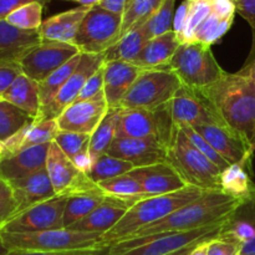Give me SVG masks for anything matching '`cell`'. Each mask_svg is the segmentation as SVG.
<instances>
[{
  "mask_svg": "<svg viewBox=\"0 0 255 255\" xmlns=\"http://www.w3.org/2000/svg\"><path fill=\"white\" fill-rule=\"evenodd\" d=\"M116 138H153L158 141L157 122L153 112L122 109L116 129Z\"/></svg>",
  "mask_w": 255,
  "mask_h": 255,
  "instance_id": "28",
  "label": "cell"
},
{
  "mask_svg": "<svg viewBox=\"0 0 255 255\" xmlns=\"http://www.w3.org/2000/svg\"><path fill=\"white\" fill-rule=\"evenodd\" d=\"M90 7L77 6L44 20L39 27L41 41H59L74 44L77 30Z\"/></svg>",
  "mask_w": 255,
  "mask_h": 255,
  "instance_id": "24",
  "label": "cell"
},
{
  "mask_svg": "<svg viewBox=\"0 0 255 255\" xmlns=\"http://www.w3.org/2000/svg\"><path fill=\"white\" fill-rule=\"evenodd\" d=\"M50 144L30 147L12 154H0V177L10 183L45 169Z\"/></svg>",
  "mask_w": 255,
  "mask_h": 255,
  "instance_id": "19",
  "label": "cell"
},
{
  "mask_svg": "<svg viewBox=\"0 0 255 255\" xmlns=\"http://www.w3.org/2000/svg\"><path fill=\"white\" fill-rule=\"evenodd\" d=\"M34 120V117L15 105L0 100V143L11 138Z\"/></svg>",
  "mask_w": 255,
  "mask_h": 255,
  "instance_id": "36",
  "label": "cell"
},
{
  "mask_svg": "<svg viewBox=\"0 0 255 255\" xmlns=\"http://www.w3.org/2000/svg\"><path fill=\"white\" fill-rule=\"evenodd\" d=\"M242 203H244V201L223 191H206L201 197L182 207L171 216L139 229L129 238L179 233L221 223L227 221Z\"/></svg>",
  "mask_w": 255,
  "mask_h": 255,
  "instance_id": "2",
  "label": "cell"
},
{
  "mask_svg": "<svg viewBox=\"0 0 255 255\" xmlns=\"http://www.w3.org/2000/svg\"><path fill=\"white\" fill-rule=\"evenodd\" d=\"M107 110L109 106L105 94L90 100L75 101L57 117L59 131L92 134L107 114Z\"/></svg>",
  "mask_w": 255,
  "mask_h": 255,
  "instance_id": "15",
  "label": "cell"
},
{
  "mask_svg": "<svg viewBox=\"0 0 255 255\" xmlns=\"http://www.w3.org/2000/svg\"><path fill=\"white\" fill-rule=\"evenodd\" d=\"M129 0H101L99 4L100 7L107 10L110 12H114L117 15H124Z\"/></svg>",
  "mask_w": 255,
  "mask_h": 255,
  "instance_id": "49",
  "label": "cell"
},
{
  "mask_svg": "<svg viewBox=\"0 0 255 255\" xmlns=\"http://www.w3.org/2000/svg\"><path fill=\"white\" fill-rule=\"evenodd\" d=\"M236 6L232 0H213V9L197 27L193 41L212 46L231 29L236 16Z\"/></svg>",
  "mask_w": 255,
  "mask_h": 255,
  "instance_id": "23",
  "label": "cell"
},
{
  "mask_svg": "<svg viewBox=\"0 0 255 255\" xmlns=\"http://www.w3.org/2000/svg\"><path fill=\"white\" fill-rule=\"evenodd\" d=\"M79 54L81 52L74 44L41 41L32 46L19 60V64L22 74L40 84Z\"/></svg>",
  "mask_w": 255,
  "mask_h": 255,
  "instance_id": "10",
  "label": "cell"
},
{
  "mask_svg": "<svg viewBox=\"0 0 255 255\" xmlns=\"http://www.w3.org/2000/svg\"><path fill=\"white\" fill-rule=\"evenodd\" d=\"M147 41L148 39L142 26L129 30L105 52V61H125L132 64Z\"/></svg>",
  "mask_w": 255,
  "mask_h": 255,
  "instance_id": "34",
  "label": "cell"
},
{
  "mask_svg": "<svg viewBox=\"0 0 255 255\" xmlns=\"http://www.w3.org/2000/svg\"><path fill=\"white\" fill-rule=\"evenodd\" d=\"M37 30L26 31L0 20V62L19 61L32 46L40 44Z\"/></svg>",
  "mask_w": 255,
  "mask_h": 255,
  "instance_id": "27",
  "label": "cell"
},
{
  "mask_svg": "<svg viewBox=\"0 0 255 255\" xmlns=\"http://www.w3.org/2000/svg\"><path fill=\"white\" fill-rule=\"evenodd\" d=\"M80 6H86V7H94L101 2V0H77Z\"/></svg>",
  "mask_w": 255,
  "mask_h": 255,
  "instance_id": "55",
  "label": "cell"
},
{
  "mask_svg": "<svg viewBox=\"0 0 255 255\" xmlns=\"http://www.w3.org/2000/svg\"><path fill=\"white\" fill-rule=\"evenodd\" d=\"M164 0H129L122 15L121 36L129 30L143 26L149 17L159 9Z\"/></svg>",
  "mask_w": 255,
  "mask_h": 255,
  "instance_id": "37",
  "label": "cell"
},
{
  "mask_svg": "<svg viewBox=\"0 0 255 255\" xmlns=\"http://www.w3.org/2000/svg\"><path fill=\"white\" fill-rule=\"evenodd\" d=\"M0 100H1V97H0Z\"/></svg>",
  "mask_w": 255,
  "mask_h": 255,
  "instance_id": "60",
  "label": "cell"
},
{
  "mask_svg": "<svg viewBox=\"0 0 255 255\" xmlns=\"http://www.w3.org/2000/svg\"><path fill=\"white\" fill-rule=\"evenodd\" d=\"M1 152H2V144H0V154H1Z\"/></svg>",
  "mask_w": 255,
  "mask_h": 255,
  "instance_id": "59",
  "label": "cell"
},
{
  "mask_svg": "<svg viewBox=\"0 0 255 255\" xmlns=\"http://www.w3.org/2000/svg\"><path fill=\"white\" fill-rule=\"evenodd\" d=\"M0 237L9 251L69 252L106 247L102 234L84 233L66 228L31 233H10L0 231Z\"/></svg>",
  "mask_w": 255,
  "mask_h": 255,
  "instance_id": "5",
  "label": "cell"
},
{
  "mask_svg": "<svg viewBox=\"0 0 255 255\" xmlns=\"http://www.w3.org/2000/svg\"><path fill=\"white\" fill-rule=\"evenodd\" d=\"M208 242H203V243L197 244L188 255H207V252H208Z\"/></svg>",
  "mask_w": 255,
  "mask_h": 255,
  "instance_id": "52",
  "label": "cell"
},
{
  "mask_svg": "<svg viewBox=\"0 0 255 255\" xmlns=\"http://www.w3.org/2000/svg\"><path fill=\"white\" fill-rule=\"evenodd\" d=\"M197 244H199V243H197ZM197 244H192V246L186 247V248L181 249V251L176 252V253H173V254H171V255H188V254L191 253V252H192V249H193L194 247L197 246Z\"/></svg>",
  "mask_w": 255,
  "mask_h": 255,
  "instance_id": "56",
  "label": "cell"
},
{
  "mask_svg": "<svg viewBox=\"0 0 255 255\" xmlns=\"http://www.w3.org/2000/svg\"><path fill=\"white\" fill-rule=\"evenodd\" d=\"M9 249L6 248V246L4 244V242H2L1 237H0V255H7L9 254Z\"/></svg>",
  "mask_w": 255,
  "mask_h": 255,
  "instance_id": "57",
  "label": "cell"
},
{
  "mask_svg": "<svg viewBox=\"0 0 255 255\" xmlns=\"http://www.w3.org/2000/svg\"><path fill=\"white\" fill-rule=\"evenodd\" d=\"M134 167L129 162L116 158L109 153L101 154L92 161L86 174L94 183L99 184L104 181L116 178L131 172Z\"/></svg>",
  "mask_w": 255,
  "mask_h": 255,
  "instance_id": "35",
  "label": "cell"
},
{
  "mask_svg": "<svg viewBox=\"0 0 255 255\" xmlns=\"http://www.w3.org/2000/svg\"><path fill=\"white\" fill-rule=\"evenodd\" d=\"M169 66L182 85L196 90L212 86L226 74L214 57L211 46L198 41L179 45Z\"/></svg>",
  "mask_w": 255,
  "mask_h": 255,
  "instance_id": "7",
  "label": "cell"
},
{
  "mask_svg": "<svg viewBox=\"0 0 255 255\" xmlns=\"http://www.w3.org/2000/svg\"><path fill=\"white\" fill-rule=\"evenodd\" d=\"M100 94H104V65L99 70H96L92 76L85 82L76 101L90 100L92 97L99 96Z\"/></svg>",
  "mask_w": 255,
  "mask_h": 255,
  "instance_id": "44",
  "label": "cell"
},
{
  "mask_svg": "<svg viewBox=\"0 0 255 255\" xmlns=\"http://www.w3.org/2000/svg\"><path fill=\"white\" fill-rule=\"evenodd\" d=\"M179 41L173 30L148 40L138 56L132 62L142 70L162 69L171 64L179 46Z\"/></svg>",
  "mask_w": 255,
  "mask_h": 255,
  "instance_id": "26",
  "label": "cell"
},
{
  "mask_svg": "<svg viewBox=\"0 0 255 255\" xmlns=\"http://www.w3.org/2000/svg\"><path fill=\"white\" fill-rule=\"evenodd\" d=\"M69 196H55L10 218L2 232L31 233L64 228V211Z\"/></svg>",
  "mask_w": 255,
  "mask_h": 255,
  "instance_id": "11",
  "label": "cell"
},
{
  "mask_svg": "<svg viewBox=\"0 0 255 255\" xmlns=\"http://www.w3.org/2000/svg\"><path fill=\"white\" fill-rule=\"evenodd\" d=\"M204 192L206 191L197 187L187 186L186 188L173 193L141 199L128 209L124 218L111 231L104 234V244L110 247L111 244L129 238L139 229L171 216L182 207L201 197Z\"/></svg>",
  "mask_w": 255,
  "mask_h": 255,
  "instance_id": "3",
  "label": "cell"
},
{
  "mask_svg": "<svg viewBox=\"0 0 255 255\" xmlns=\"http://www.w3.org/2000/svg\"><path fill=\"white\" fill-rule=\"evenodd\" d=\"M251 164H231L222 172L221 186L222 191L236 198L247 202L255 194V184L252 179Z\"/></svg>",
  "mask_w": 255,
  "mask_h": 255,
  "instance_id": "32",
  "label": "cell"
},
{
  "mask_svg": "<svg viewBox=\"0 0 255 255\" xmlns=\"http://www.w3.org/2000/svg\"><path fill=\"white\" fill-rule=\"evenodd\" d=\"M75 1H77V0H75Z\"/></svg>",
  "mask_w": 255,
  "mask_h": 255,
  "instance_id": "61",
  "label": "cell"
},
{
  "mask_svg": "<svg viewBox=\"0 0 255 255\" xmlns=\"http://www.w3.org/2000/svg\"><path fill=\"white\" fill-rule=\"evenodd\" d=\"M174 4L176 0H164L159 9L142 26L147 39L151 40L173 30L172 25L174 21Z\"/></svg>",
  "mask_w": 255,
  "mask_h": 255,
  "instance_id": "40",
  "label": "cell"
},
{
  "mask_svg": "<svg viewBox=\"0 0 255 255\" xmlns=\"http://www.w3.org/2000/svg\"><path fill=\"white\" fill-rule=\"evenodd\" d=\"M178 127L182 129L184 136L188 138V141L191 142L192 146H193L196 149H198V151L201 152L206 158H208L212 163L216 164L222 172L231 166V164H229L228 162H227L226 159H224L223 157H222L221 154H219L218 152H217L216 149H214L213 147H212L211 144H209L208 142H207L206 139H204L203 137H202L201 134L193 128V127L188 126V125H179Z\"/></svg>",
  "mask_w": 255,
  "mask_h": 255,
  "instance_id": "42",
  "label": "cell"
},
{
  "mask_svg": "<svg viewBox=\"0 0 255 255\" xmlns=\"http://www.w3.org/2000/svg\"><path fill=\"white\" fill-rule=\"evenodd\" d=\"M30 2H41L45 5L47 0H0V20H6L11 12Z\"/></svg>",
  "mask_w": 255,
  "mask_h": 255,
  "instance_id": "48",
  "label": "cell"
},
{
  "mask_svg": "<svg viewBox=\"0 0 255 255\" xmlns=\"http://www.w3.org/2000/svg\"><path fill=\"white\" fill-rule=\"evenodd\" d=\"M0 144H1V143H0Z\"/></svg>",
  "mask_w": 255,
  "mask_h": 255,
  "instance_id": "62",
  "label": "cell"
},
{
  "mask_svg": "<svg viewBox=\"0 0 255 255\" xmlns=\"http://www.w3.org/2000/svg\"><path fill=\"white\" fill-rule=\"evenodd\" d=\"M122 107H112L107 110V114L100 122L97 128L91 134L90 139V154L94 161L96 157L109 152L112 142L116 138V129L119 126Z\"/></svg>",
  "mask_w": 255,
  "mask_h": 255,
  "instance_id": "33",
  "label": "cell"
},
{
  "mask_svg": "<svg viewBox=\"0 0 255 255\" xmlns=\"http://www.w3.org/2000/svg\"><path fill=\"white\" fill-rule=\"evenodd\" d=\"M80 60H81V54L76 55L72 57L70 61L66 64L62 65L60 69H57L54 74L50 75L45 81L40 82L39 89H40V101H41V109L49 105L52 101L57 92L62 89L65 82L70 79L72 72L76 70L77 65H79Z\"/></svg>",
  "mask_w": 255,
  "mask_h": 255,
  "instance_id": "39",
  "label": "cell"
},
{
  "mask_svg": "<svg viewBox=\"0 0 255 255\" xmlns=\"http://www.w3.org/2000/svg\"><path fill=\"white\" fill-rule=\"evenodd\" d=\"M141 72V67L131 62L105 61L104 94L109 109L121 107L122 100Z\"/></svg>",
  "mask_w": 255,
  "mask_h": 255,
  "instance_id": "22",
  "label": "cell"
},
{
  "mask_svg": "<svg viewBox=\"0 0 255 255\" xmlns=\"http://www.w3.org/2000/svg\"><path fill=\"white\" fill-rule=\"evenodd\" d=\"M229 164H251V146L237 132L222 124L199 125L193 127Z\"/></svg>",
  "mask_w": 255,
  "mask_h": 255,
  "instance_id": "16",
  "label": "cell"
},
{
  "mask_svg": "<svg viewBox=\"0 0 255 255\" xmlns=\"http://www.w3.org/2000/svg\"><path fill=\"white\" fill-rule=\"evenodd\" d=\"M9 184L11 187L12 201L15 203L14 216L57 196L55 193L46 168L25 178L10 182Z\"/></svg>",
  "mask_w": 255,
  "mask_h": 255,
  "instance_id": "21",
  "label": "cell"
},
{
  "mask_svg": "<svg viewBox=\"0 0 255 255\" xmlns=\"http://www.w3.org/2000/svg\"><path fill=\"white\" fill-rule=\"evenodd\" d=\"M122 16L102 9L90 7L85 15L74 45L81 54H104L121 37Z\"/></svg>",
  "mask_w": 255,
  "mask_h": 255,
  "instance_id": "9",
  "label": "cell"
},
{
  "mask_svg": "<svg viewBox=\"0 0 255 255\" xmlns=\"http://www.w3.org/2000/svg\"><path fill=\"white\" fill-rule=\"evenodd\" d=\"M167 162L176 168L187 186L203 191H222L221 169L192 146L178 126L174 127Z\"/></svg>",
  "mask_w": 255,
  "mask_h": 255,
  "instance_id": "6",
  "label": "cell"
},
{
  "mask_svg": "<svg viewBox=\"0 0 255 255\" xmlns=\"http://www.w3.org/2000/svg\"><path fill=\"white\" fill-rule=\"evenodd\" d=\"M59 132L56 120L35 119L15 136L2 143L1 154H12L22 149L54 142Z\"/></svg>",
  "mask_w": 255,
  "mask_h": 255,
  "instance_id": "25",
  "label": "cell"
},
{
  "mask_svg": "<svg viewBox=\"0 0 255 255\" xmlns=\"http://www.w3.org/2000/svg\"><path fill=\"white\" fill-rule=\"evenodd\" d=\"M110 247L96 249H80L69 252H35V251H10L7 255H107Z\"/></svg>",
  "mask_w": 255,
  "mask_h": 255,
  "instance_id": "46",
  "label": "cell"
},
{
  "mask_svg": "<svg viewBox=\"0 0 255 255\" xmlns=\"http://www.w3.org/2000/svg\"><path fill=\"white\" fill-rule=\"evenodd\" d=\"M241 255H255V238L251 242V243L242 247Z\"/></svg>",
  "mask_w": 255,
  "mask_h": 255,
  "instance_id": "54",
  "label": "cell"
},
{
  "mask_svg": "<svg viewBox=\"0 0 255 255\" xmlns=\"http://www.w3.org/2000/svg\"><path fill=\"white\" fill-rule=\"evenodd\" d=\"M106 198V194L100 187L91 191L69 196L64 211V228H70L85 217L89 216Z\"/></svg>",
  "mask_w": 255,
  "mask_h": 255,
  "instance_id": "31",
  "label": "cell"
},
{
  "mask_svg": "<svg viewBox=\"0 0 255 255\" xmlns=\"http://www.w3.org/2000/svg\"><path fill=\"white\" fill-rule=\"evenodd\" d=\"M242 244L234 239L219 234L217 238L208 242L207 255H241Z\"/></svg>",
  "mask_w": 255,
  "mask_h": 255,
  "instance_id": "43",
  "label": "cell"
},
{
  "mask_svg": "<svg viewBox=\"0 0 255 255\" xmlns=\"http://www.w3.org/2000/svg\"><path fill=\"white\" fill-rule=\"evenodd\" d=\"M90 139L91 134L59 131L54 142L77 168L86 173L92 163L90 154Z\"/></svg>",
  "mask_w": 255,
  "mask_h": 255,
  "instance_id": "30",
  "label": "cell"
},
{
  "mask_svg": "<svg viewBox=\"0 0 255 255\" xmlns=\"http://www.w3.org/2000/svg\"><path fill=\"white\" fill-rule=\"evenodd\" d=\"M42 9L41 2H30L15 10L6 17V21L17 29L34 31L39 30L42 24Z\"/></svg>",
  "mask_w": 255,
  "mask_h": 255,
  "instance_id": "41",
  "label": "cell"
},
{
  "mask_svg": "<svg viewBox=\"0 0 255 255\" xmlns=\"http://www.w3.org/2000/svg\"><path fill=\"white\" fill-rule=\"evenodd\" d=\"M105 64L104 54H81V60L70 79L65 82L62 89L52 99V101L40 111L39 120H57V117L74 104L79 97L85 82L92 76L96 70Z\"/></svg>",
  "mask_w": 255,
  "mask_h": 255,
  "instance_id": "13",
  "label": "cell"
},
{
  "mask_svg": "<svg viewBox=\"0 0 255 255\" xmlns=\"http://www.w3.org/2000/svg\"><path fill=\"white\" fill-rule=\"evenodd\" d=\"M15 214V203L12 198L0 201V231L6 222Z\"/></svg>",
  "mask_w": 255,
  "mask_h": 255,
  "instance_id": "50",
  "label": "cell"
},
{
  "mask_svg": "<svg viewBox=\"0 0 255 255\" xmlns=\"http://www.w3.org/2000/svg\"><path fill=\"white\" fill-rule=\"evenodd\" d=\"M171 109L173 122L177 126L188 125L196 127L199 125L221 124L203 92L184 85L174 95Z\"/></svg>",
  "mask_w": 255,
  "mask_h": 255,
  "instance_id": "14",
  "label": "cell"
},
{
  "mask_svg": "<svg viewBox=\"0 0 255 255\" xmlns=\"http://www.w3.org/2000/svg\"><path fill=\"white\" fill-rule=\"evenodd\" d=\"M134 204H136L134 202L106 196L105 201L95 211H92L89 216L66 229L84 232V233H97L104 236L124 218L125 214Z\"/></svg>",
  "mask_w": 255,
  "mask_h": 255,
  "instance_id": "20",
  "label": "cell"
},
{
  "mask_svg": "<svg viewBox=\"0 0 255 255\" xmlns=\"http://www.w3.org/2000/svg\"><path fill=\"white\" fill-rule=\"evenodd\" d=\"M99 187L106 196L126 199V201L134 202V203L147 198L143 188H142V184L128 173L101 182L99 183Z\"/></svg>",
  "mask_w": 255,
  "mask_h": 255,
  "instance_id": "38",
  "label": "cell"
},
{
  "mask_svg": "<svg viewBox=\"0 0 255 255\" xmlns=\"http://www.w3.org/2000/svg\"><path fill=\"white\" fill-rule=\"evenodd\" d=\"M236 11L251 25L255 32V0H232Z\"/></svg>",
  "mask_w": 255,
  "mask_h": 255,
  "instance_id": "47",
  "label": "cell"
},
{
  "mask_svg": "<svg viewBox=\"0 0 255 255\" xmlns=\"http://www.w3.org/2000/svg\"><path fill=\"white\" fill-rule=\"evenodd\" d=\"M239 72H241L242 75H244V76H248L249 79H252L255 82V59Z\"/></svg>",
  "mask_w": 255,
  "mask_h": 255,
  "instance_id": "53",
  "label": "cell"
},
{
  "mask_svg": "<svg viewBox=\"0 0 255 255\" xmlns=\"http://www.w3.org/2000/svg\"><path fill=\"white\" fill-rule=\"evenodd\" d=\"M107 153L141 168L167 162L168 148L153 138H115Z\"/></svg>",
  "mask_w": 255,
  "mask_h": 255,
  "instance_id": "17",
  "label": "cell"
},
{
  "mask_svg": "<svg viewBox=\"0 0 255 255\" xmlns=\"http://www.w3.org/2000/svg\"><path fill=\"white\" fill-rule=\"evenodd\" d=\"M182 82L171 66L142 70L139 76L122 100V109L146 110L153 112L173 100Z\"/></svg>",
  "mask_w": 255,
  "mask_h": 255,
  "instance_id": "8",
  "label": "cell"
},
{
  "mask_svg": "<svg viewBox=\"0 0 255 255\" xmlns=\"http://www.w3.org/2000/svg\"><path fill=\"white\" fill-rule=\"evenodd\" d=\"M22 74L19 61L0 62V97Z\"/></svg>",
  "mask_w": 255,
  "mask_h": 255,
  "instance_id": "45",
  "label": "cell"
},
{
  "mask_svg": "<svg viewBox=\"0 0 255 255\" xmlns=\"http://www.w3.org/2000/svg\"><path fill=\"white\" fill-rule=\"evenodd\" d=\"M10 198H12L11 187H10V184L7 183L5 179H2L1 177H0V201Z\"/></svg>",
  "mask_w": 255,
  "mask_h": 255,
  "instance_id": "51",
  "label": "cell"
},
{
  "mask_svg": "<svg viewBox=\"0 0 255 255\" xmlns=\"http://www.w3.org/2000/svg\"><path fill=\"white\" fill-rule=\"evenodd\" d=\"M1 99L21 109L30 116L37 119L41 111L39 82L21 74L11 86L1 95Z\"/></svg>",
  "mask_w": 255,
  "mask_h": 255,
  "instance_id": "29",
  "label": "cell"
},
{
  "mask_svg": "<svg viewBox=\"0 0 255 255\" xmlns=\"http://www.w3.org/2000/svg\"><path fill=\"white\" fill-rule=\"evenodd\" d=\"M45 168L57 196H72L99 187L67 158L55 142L50 144Z\"/></svg>",
  "mask_w": 255,
  "mask_h": 255,
  "instance_id": "12",
  "label": "cell"
},
{
  "mask_svg": "<svg viewBox=\"0 0 255 255\" xmlns=\"http://www.w3.org/2000/svg\"><path fill=\"white\" fill-rule=\"evenodd\" d=\"M128 174L142 184L147 198L173 193L187 187V183L183 181L181 174L169 162L133 168L128 172Z\"/></svg>",
  "mask_w": 255,
  "mask_h": 255,
  "instance_id": "18",
  "label": "cell"
},
{
  "mask_svg": "<svg viewBox=\"0 0 255 255\" xmlns=\"http://www.w3.org/2000/svg\"><path fill=\"white\" fill-rule=\"evenodd\" d=\"M252 151H255V136H254V139H253V142H252Z\"/></svg>",
  "mask_w": 255,
  "mask_h": 255,
  "instance_id": "58",
  "label": "cell"
},
{
  "mask_svg": "<svg viewBox=\"0 0 255 255\" xmlns=\"http://www.w3.org/2000/svg\"><path fill=\"white\" fill-rule=\"evenodd\" d=\"M227 221L194 231L124 239L111 244L107 255H171L192 244L217 238Z\"/></svg>",
  "mask_w": 255,
  "mask_h": 255,
  "instance_id": "4",
  "label": "cell"
},
{
  "mask_svg": "<svg viewBox=\"0 0 255 255\" xmlns=\"http://www.w3.org/2000/svg\"><path fill=\"white\" fill-rule=\"evenodd\" d=\"M201 91L208 99L221 124L237 132L252 149V142L255 136V82L253 80L241 72H226L219 81Z\"/></svg>",
  "mask_w": 255,
  "mask_h": 255,
  "instance_id": "1",
  "label": "cell"
}]
</instances>
